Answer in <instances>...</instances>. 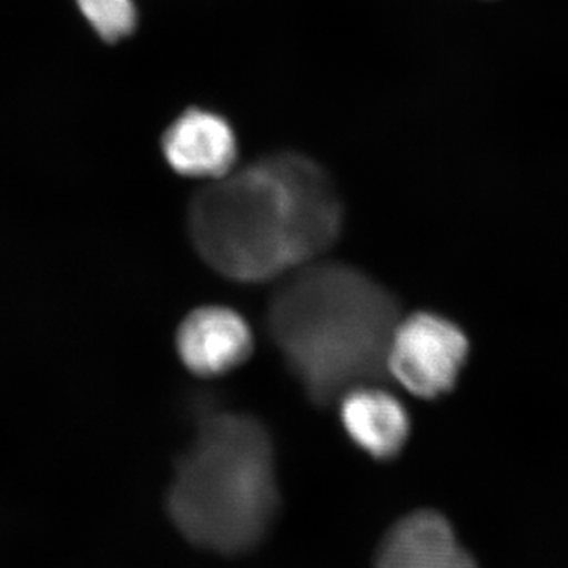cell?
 Here are the masks:
<instances>
[{"mask_svg": "<svg viewBox=\"0 0 568 568\" xmlns=\"http://www.w3.org/2000/svg\"><path fill=\"white\" fill-rule=\"evenodd\" d=\"M189 224L197 253L219 274L261 283L331 248L343 205L320 164L284 152L205 185L193 196Z\"/></svg>", "mask_w": 568, "mask_h": 568, "instance_id": "1", "label": "cell"}, {"mask_svg": "<svg viewBox=\"0 0 568 568\" xmlns=\"http://www.w3.org/2000/svg\"><path fill=\"white\" fill-rule=\"evenodd\" d=\"M398 321L394 294L338 263L295 268L267 312L272 339L306 395L321 406L387 376Z\"/></svg>", "mask_w": 568, "mask_h": 568, "instance_id": "2", "label": "cell"}, {"mask_svg": "<svg viewBox=\"0 0 568 568\" xmlns=\"http://www.w3.org/2000/svg\"><path fill=\"white\" fill-rule=\"evenodd\" d=\"M168 508L183 536L212 551L235 555L261 541L278 510L265 426L244 414L203 418L175 467Z\"/></svg>", "mask_w": 568, "mask_h": 568, "instance_id": "3", "label": "cell"}, {"mask_svg": "<svg viewBox=\"0 0 568 568\" xmlns=\"http://www.w3.org/2000/svg\"><path fill=\"white\" fill-rule=\"evenodd\" d=\"M467 353L469 343L457 325L432 313H417L396 324L387 373L410 394L432 399L452 390Z\"/></svg>", "mask_w": 568, "mask_h": 568, "instance_id": "4", "label": "cell"}, {"mask_svg": "<svg viewBox=\"0 0 568 568\" xmlns=\"http://www.w3.org/2000/svg\"><path fill=\"white\" fill-rule=\"evenodd\" d=\"M178 353L183 365L203 377L222 376L252 355L253 335L244 317L226 306H203L182 321Z\"/></svg>", "mask_w": 568, "mask_h": 568, "instance_id": "5", "label": "cell"}, {"mask_svg": "<svg viewBox=\"0 0 568 568\" xmlns=\"http://www.w3.org/2000/svg\"><path fill=\"white\" fill-rule=\"evenodd\" d=\"M163 153L175 173L216 181L234 170L237 138L222 115L193 108L164 133Z\"/></svg>", "mask_w": 568, "mask_h": 568, "instance_id": "6", "label": "cell"}, {"mask_svg": "<svg viewBox=\"0 0 568 568\" xmlns=\"http://www.w3.org/2000/svg\"><path fill=\"white\" fill-rule=\"evenodd\" d=\"M376 568H477L443 515L414 511L388 530Z\"/></svg>", "mask_w": 568, "mask_h": 568, "instance_id": "7", "label": "cell"}, {"mask_svg": "<svg viewBox=\"0 0 568 568\" xmlns=\"http://www.w3.org/2000/svg\"><path fill=\"white\" fill-rule=\"evenodd\" d=\"M342 422L351 439L376 459L399 455L410 429L402 403L372 384L351 388L343 395Z\"/></svg>", "mask_w": 568, "mask_h": 568, "instance_id": "8", "label": "cell"}, {"mask_svg": "<svg viewBox=\"0 0 568 568\" xmlns=\"http://www.w3.org/2000/svg\"><path fill=\"white\" fill-rule=\"evenodd\" d=\"M81 13L103 40L119 41L136 29L138 10L133 0H77Z\"/></svg>", "mask_w": 568, "mask_h": 568, "instance_id": "9", "label": "cell"}]
</instances>
